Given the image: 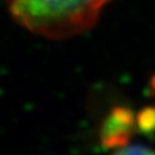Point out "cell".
Returning a JSON list of instances; mask_svg holds the SVG:
<instances>
[{
    "label": "cell",
    "instance_id": "cell-1",
    "mask_svg": "<svg viewBox=\"0 0 155 155\" xmlns=\"http://www.w3.org/2000/svg\"><path fill=\"white\" fill-rule=\"evenodd\" d=\"M111 0H5L13 22L45 40H69L89 31Z\"/></svg>",
    "mask_w": 155,
    "mask_h": 155
}]
</instances>
